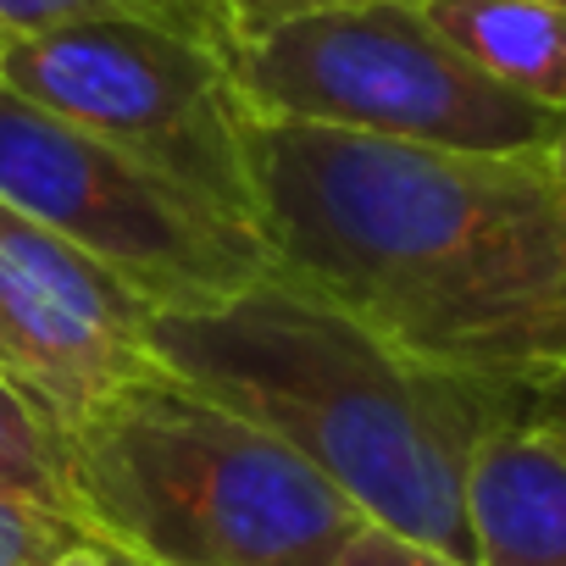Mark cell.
<instances>
[{"instance_id":"1","label":"cell","mask_w":566,"mask_h":566,"mask_svg":"<svg viewBox=\"0 0 566 566\" xmlns=\"http://www.w3.org/2000/svg\"><path fill=\"white\" fill-rule=\"evenodd\" d=\"M250 172L272 277L439 367L533 306L560 266L549 156L255 123Z\"/></svg>"},{"instance_id":"2","label":"cell","mask_w":566,"mask_h":566,"mask_svg":"<svg viewBox=\"0 0 566 566\" xmlns=\"http://www.w3.org/2000/svg\"><path fill=\"white\" fill-rule=\"evenodd\" d=\"M145 350L312 461L367 522L472 560L467 467L522 384L422 361L277 277L222 312L150 317Z\"/></svg>"},{"instance_id":"3","label":"cell","mask_w":566,"mask_h":566,"mask_svg":"<svg viewBox=\"0 0 566 566\" xmlns=\"http://www.w3.org/2000/svg\"><path fill=\"white\" fill-rule=\"evenodd\" d=\"M78 527L145 566H328L367 511L156 361L67 428Z\"/></svg>"},{"instance_id":"4","label":"cell","mask_w":566,"mask_h":566,"mask_svg":"<svg viewBox=\"0 0 566 566\" xmlns=\"http://www.w3.org/2000/svg\"><path fill=\"white\" fill-rule=\"evenodd\" d=\"M255 123H312L461 156H549L560 117L478 73L417 0L317 12L233 45Z\"/></svg>"},{"instance_id":"5","label":"cell","mask_w":566,"mask_h":566,"mask_svg":"<svg viewBox=\"0 0 566 566\" xmlns=\"http://www.w3.org/2000/svg\"><path fill=\"white\" fill-rule=\"evenodd\" d=\"M0 200L101 261L150 317L222 312L272 277L250 222L12 90H0Z\"/></svg>"},{"instance_id":"6","label":"cell","mask_w":566,"mask_h":566,"mask_svg":"<svg viewBox=\"0 0 566 566\" xmlns=\"http://www.w3.org/2000/svg\"><path fill=\"white\" fill-rule=\"evenodd\" d=\"M7 90L128 150L178 189L255 228L250 134L233 51L161 23H67L0 40Z\"/></svg>"},{"instance_id":"7","label":"cell","mask_w":566,"mask_h":566,"mask_svg":"<svg viewBox=\"0 0 566 566\" xmlns=\"http://www.w3.org/2000/svg\"><path fill=\"white\" fill-rule=\"evenodd\" d=\"M150 312L78 244L0 200V367L62 428L150 367Z\"/></svg>"},{"instance_id":"8","label":"cell","mask_w":566,"mask_h":566,"mask_svg":"<svg viewBox=\"0 0 566 566\" xmlns=\"http://www.w3.org/2000/svg\"><path fill=\"white\" fill-rule=\"evenodd\" d=\"M472 566H566V450L527 422V389L467 467Z\"/></svg>"},{"instance_id":"9","label":"cell","mask_w":566,"mask_h":566,"mask_svg":"<svg viewBox=\"0 0 566 566\" xmlns=\"http://www.w3.org/2000/svg\"><path fill=\"white\" fill-rule=\"evenodd\" d=\"M422 18L494 84L566 117V12L549 0H417Z\"/></svg>"},{"instance_id":"10","label":"cell","mask_w":566,"mask_h":566,"mask_svg":"<svg viewBox=\"0 0 566 566\" xmlns=\"http://www.w3.org/2000/svg\"><path fill=\"white\" fill-rule=\"evenodd\" d=\"M444 367L478 373V378H511V384H538V378H560L566 373V206H560V266H555V283L533 306L505 317L500 328L467 339Z\"/></svg>"},{"instance_id":"11","label":"cell","mask_w":566,"mask_h":566,"mask_svg":"<svg viewBox=\"0 0 566 566\" xmlns=\"http://www.w3.org/2000/svg\"><path fill=\"white\" fill-rule=\"evenodd\" d=\"M0 494L34 500V505H51V511L73 516L67 428L7 367H0Z\"/></svg>"},{"instance_id":"12","label":"cell","mask_w":566,"mask_h":566,"mask_svg":"<svg viewBox=\"0 0 566 566\" xmlns=\"http://www.w3.org/2000/svg\"><path fill=\"white\" fill-rule=\"evenodd\" d=\"M161 23L195 40H211L222 51H233L217 0H0V40L12 34H45V29H67V23Z\"/></svg>"},{"instance_id":"13","label":"cell","mask_w":566,"mask_h":566,"mask_svg":"<svg viewBox=\"0 0 566 566\" xmlns=\"http://www.w3.org/2000/svg\"><path fill=\"white\" fill-rule=\"evenodd\" d=\"M78 538L90 533L73 516L0 494V566H56V555H67Z\"/></svg>"},{"instance_id":"14","label":"cell","mask_w":566,"mask_h":566,"mask_svg":"<svg viewBox=\"0 0 566 566\" xmlns=\"http://www.w3.org/2000/svg\"><path fill=\"white\" fill-rule=\"evenodd\" d=\"M339 7H367V0H217L222 12V29L233 45H250L283 23H301V18H317V12H339Z\"/></svg>"},{"instance_id":"15","label":"cell","mask_w":566,"mask_h":566,"mask_svg":"<svg viewBox=\"0 0 566 566\" xmlns=\"http://www.w3.org/2000/svg\"><path fill=\"white\" fill-rule=\"evenodd\" d=\"M328 566H472V560H455V555H444L433 544H417L406 533H389V527L367 522Z\"/></svg>"},{"instance_id":"16","label":"cell","mask_w":566,"mask_h":566,"mask_svg":"<svg viewBox=\"0 0 566 566\" xmlns=\"http://www.w3.org/2000/svg\"><path fill=\"white\" fill-rule=\"evenodd\" d=\"M522 389H527V422H533L555 450H566V373H560V378L522 384Z\"/></svg>"},{"instance_id":"17","label":"cell","mask_w":566,"mask_h":566,"mask_svg":"<svg viewBox=\"0 0 566 566\" xmlns=\"http://www.w3.org/2000/svg\"><path fill=\"white\" fill-rule=\"evenodd\" d=\"M56 566H112V555H106V544H95V538H78L67 555H56Z\"/></svg>"},{"instance_id":"18","label":"cell","mask_w":566,"mask_h":566,"mask_svg":"<svg viewBox=\"0 0 566 566\" xmlns=\"http://www.w3.org/2000/svg\"><path fill=\"white\" fill-rule=\"evenodd\" d=\"M549 178H555V189L566 195V117H560V134H555V145H549Z\"/></svg>"},{"instance_id":"19","label":"cell","mask_w":566,"mask_h":566,"mask_svg":"<svg viewBox=\"0 0 566 566\" xmlns=\"http://www.w3.org/2000/svg\"><path fill=\"white\" fill-rule=\"evenodd\" d=\"M112 555V566H145V560H134V555H117V549H106Z\"/></svg>"},{"instance_id":"20","label":"cell","mask_w":566,"mask_h":566,"mask_svg":"<svg viewBox=\"0 0 566 566\" xmlns=\"http://www.w3.org/2000/svg\"><path fill=\"white\" fill-rule=\"evenodd\" d=\"M0 90H7V62H0Z\"/></svg>"},{"instance_id":"21","label":"cell","mask_w":566,"mask_h":566,"mask_svg":"<svg viewBox=\"0 0 566 566\" xmlns=\"http://www.w3.org/2000/svg\"><path fill=\"white\" fill-rule=\"evenodd\" d=\"M549 7H560V12H566V0H549Z\"/></svg>"}]
</instances>
